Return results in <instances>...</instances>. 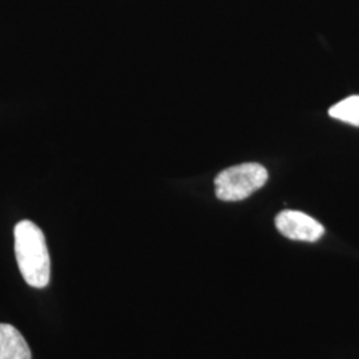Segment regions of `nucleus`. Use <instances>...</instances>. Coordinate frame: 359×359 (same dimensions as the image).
<instances>
[{
    "mask_svg": "<svg viewBox=\"0 0 359 359\" xmlns=\"http://www.w3.org/2000/svg\"><path fill=\"white\" fill-rule=\"evenodd\" d=\"M268 170L261 164L246 163L222 170L215 180L221 201H241L261 189L268 181Z\"/></svg>",
    "mask_w": 359,
    "mask_h": 359,
    "instance_id": "f03ea898",
    "label": "nucleus"
},
{
    "mask_svg": "<svg viewBox=\"0 0 359 359\" xmlns=\"http://www.w3.org/2000/svg\"><path fill=\"white\" fill-rule=\"evenodd\" d=\"M15 255L19 270L32 287H46L51 278V258L41 229L32 221H20L15 231Z\"/></svg>",
    "mask_w": 359,
    "mask_h": 359,
    "instance_id": "f257e3e1",
    "label": "nucleus"
},
{
    "mask_svg": "<svg viewBox=\"0 0 359 359\" xmlns=\"http://www.w3.org/2000/svg\"><path fill=\"white\" fill-rule=\"evenodd\" d=\"M329 115L339 121L359 127V96H350L333 105Z\"/></svg>",
    "mask_w": 359,
    "mask_h": 359,
    "instance_id": "39448f33",
    "label": "nucleus"
},
{
    "mask_svg": "<svg viewBox=\"0 0 359 359\" xmlns=\"http://www.w3.org/2000/svg\"><path fill=\"white\" fill-rule=\"evenodd\" d=\"M276 228L289 240L316 243L325 234L321 224L298 210H283L276 217Z\"/></svg>",
    "mask_w": 359,
    "mask_h": 359,
    "instance_id": "7ed1b4c3",
    "label": "nucleus"
},
{
    "mask_svg": "<svg viewBox=\"0 0 359 359\" xmlns=\"http://www.w3.org/2000/svg\"><path fill=\"white\" fill-rule=\"evenodd\" d=\"M0 359H31L25 337L7 323H0Z\"/></svg>",
    "mask_w": 359,
    "mask_h": 359,
    "instance_id": "20e7f679",
    "label": "nucleus"
}]
</instances>
